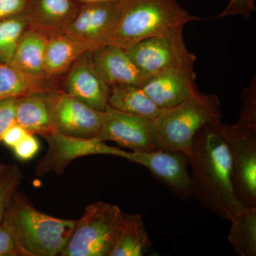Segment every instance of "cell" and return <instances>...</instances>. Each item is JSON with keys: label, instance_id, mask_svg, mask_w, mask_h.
Returning a JSON list of instances; mask_svg holds the SVG:
<instances>
[{"label": "cell", "instance_id": "22", "mask_svg": "<svg viewBox=\"0 0 256 256\" xmlns=\"http://www.w3.org/2000/svg\"><path fill=\"white\" fill-rule=\"evenodd\" d=\"M58 88L52 80L34 78L10 64L0 63V100Z\"/></svg>", "mask_w": 256, "mask_h": 256}, {"label": "cell", "instance_id": "20", "mask_svg": "<svg viewBox=\"0 0 256 256\" xmlns=\"http://www.w3.org/2000/svg\"><path fill=\"white\" fill-rule=\"evenodd\" d=\"M108 106L121 112L152 120H154L162 110L142 87L134 85L111 87Z\"/></svg>", "mask_w": 256, "mask_h": 256}, {"label": "cell", "instance_id": "28", "mask_svg": "<svg viewBox=\"0 0 256 256\" xmlns=\"http://www.w3.org/2000/svg\"><path fill=\"white\" fill-rule=\"evenodd\" d=\"M255 11V0H230L226 8L217 18L239 15L248 20L250 18L252 12Z\"/></svg>", "mask_w": 256, "mask_h": 256}, {"label": "cell", "instance_id": "8", "mask_svg": "<svg viewBox=\"0 0 256 256\" xmlns=\"http://www.w3.org/2000/svg\"><path fill=\"white\" fill-rule=\"evenodd\" d=\"M48 144L46 154L35 166V175L42 178L48 173L63 174L74 160L96 154L122 158L124 152L106 144L98 138H80L50 132L42 136Z\"/></svg>", "mask_w": 256, "mask_h": 256}, {"label": "cell", "instance_id": "11", "mask_svg": "<svg viewBox=\"0 0 256 256\" xmlns=\"http://www.w3.org/2000/svg\"><path fill=\"white\" fill-rule=\"evenodd\" d=\"M124 159L144 166L160 182L182 200L194 197L193 183L188 172V158L178 152H124Z\"/></svg>", "mask_w": 256, "mask_h": 256}, {"label": "cell", "instance_id": "6", "mask_svg": "<svg viewBox=\"0 0 256 256\" xmlns=\"http://www.w3.org/2000/svg\"><path fill=\"white\" fill-rule=\"evenodd\" d=\"M45 94L54 132L72 137L98 138L105 111L95 110L60 88Z\"/></svg>", "mask_w": 256, "mask_h": 256}, {"label": "cell", "instance_id": "3", "mask_svg": "<svg viewBox=\"0 0 256 256\" xmlns=\"http://www.w3.org/2000/svg\"><path fill=\"white\" fill-rule=\"evenodd\" d=\"M198 20L178 0H121L118 21L107 44L128 50Z\"/></svg>", "mask_w": 256, "mask_h": 256}, {"label": "cell", "instance_id": "10", "mask_svg": "<svg viewBox=\"0 0 256 256\" xmlns=\"http://www.w3.org/2000/svg\"><path fill=\"white\" fill-rule=\"evenodd\" d=\"M105 114L98 139L116 142L136 152L159 150L153 120L121 112L109 106Z\"/></svg>", "mask_w": 256, "mask_h": 256}, {"label": "cell", "instance_id": "13", "mask_svg": "<svg viewBox=\"0 0 256 256\" xmlns=\"http://www.w3.org/2000/svg\"><path fill=\"white\" fill-rule=\"evenodd\" d=\"M121 1L80 4L66 34L73 37L90 50L108 44L120 14Z\"/></svg>", "mask_w": 256, "mask_h": 256}, {"label": "cell", "instance_id": "33", "mask_svg": "<svg viewBox=\"0 0 256 256\" xmlns=\"http://www.w3.org/2000/svg\"><path fill=\"white\" fill-rule=\"evenodd\" d=\"M76 2L80 4H94V3L102 2H120L121 0H75Z\"/></svg>", "mask_w": 256, "mask_h": 256}, {"label": "cell", "instance_id": "1", "mask_svg": "<svg viewBox=\"0 0 256 256\" xmlns=\"http://www.w3.org/2000/svg\"><path fill=\"white\" fill-rule=\"evenodd\" d=\"M220 119L215 120L198 131L188 161L194 197L207 210L232 222L246 206L234 193L230 154L220 132Z\"/></svg>", "mask_w": 256, "mask_h": 256}, {"label": "cell", "instance_id": "2", "mask_svg": "<svg viewBox=\"0 0 256 256\" xmlns=\"http://www.w3.org/2000/svg\"><path fill=\"white\" fill-rule=\"evenodd\" d=\"M77 220L46 214L16 190L8 204L2 224L20 256H60L73 234Z\"/></svg>", "mask_w": 256, "mask_h": 256}, {"label": "cell", "instance_id": "4", "mask_svg": "<svg viewBox=\"0 0 256 256\" xmlns=\"http://www.w3.org/2000/svg\"><path fill=\"white\" fill-rule=\"evenodd\" d=\"M222 116L220 98L200 92L174 107L162 109L153 120L159 149L182 152L188 158L198 131Z\"/></svg>", "mask_w": 256, "mask_h": 256}, {"label": "cell", "instance_id": "31", "mask_svg": "<svg viewBox=\"0 0 256 256\" xmlns=\"http://www.w3.org/2000/svg\"><path fill=\"white\" fill-rule=\"evenodd\" d=\"M26 133L28 132L21 126L15 122L5 131L2 138L1 142L12 149L23 139Z\"/></svg>", "mask_w": 256, "mask_h": 256}, {"label": "cell", "instance_id": "18", "mask_svg": "<svg viewBox=\"0 0 256 256\" xmlns=\"http://www.w3.org/2000/svg\"><path fill=\"white\" fill-rule=\"evenodd\" d=\"M47 42L46 36L28 28L18 42L11 65L32 77L48 80L44 70Z\"/></svg>", "mask_w": 256, "mask_h": 256}, {"label": "cell", "instance_id": "9", "mask_svg": "<svg viewBox=\"0 0 256 256\" xmlns=\"http://www.w3.org/2000/svg\"><path fill=\"white\" fill-rule=\"evenodd\" d=\"M184 26L152 37L126 50L131 60L146 77L186 60L196 58L186 48Z\"/></svg>", "mask_w": 256, "mask_h": 256}, {"label": "cell", "instance_id": "21", "mask_svg": "<svg viewBox=\"0 0 256 256\" xmlns=\"http://www.w3.org/2000/svg\"><path fill=\"white\" fill-rule=\"evenodd\" d=\"M151 247L142 216L138 214L124 213V223L110 256H142Z\"/></svg>", "mask_w": 256, "mask_h": 256}, {"label": "cell", "instance_id": "30", "mask_svg": "<svg viewBox=\"0 0 256 256\" xmlns=\"http://www.w3.org/2000/svg\"><path fill=\"white\" fill-rule=\"evenodd\" d=\"M28 0H0V20L24 12Z\"/></svg>", "mask_w": 256, "mask_h": 256}, {"label": "cell", "instance_id": "17", "mask_svg": "<svg viewBox=\"0 0 256 256\" xmlns=\"http://www.w3.org/2000/svg\"><path fill=\"white\" fill-rule=\"evenodd\" d=\"M88 52H90L88 47L66 34L50 37L45 56L46 78L57 82L72 64Z\"/></svg>", "mask_w": 256, "mask_h": 256}, {"label": "cell", "instance_id": "7", "mask_svg": "<svg viewBox=\"0 0 256 256\" xmlns=\"http://www.w3.org/2000/svg\"><path fill=\"white\" fill-rule=\"evenodd\" d=\"M232 163L234 193L245 206H256V136L220 124Z\"/></svg>", "mask_w": 256, "mask_h": 256}, {"label": "cell", "instance_id": "29", "mask_svg": "<svg viewBox=\"0 0 256 256\" xmlns=\"http://www.w3.org/2000/svg\"><path fill=\"white\" fill-rule=\"evenodd\" d=\"M18 98L0 100V142L5 131L16 122L15 108Z\"/></svg>", "mask_w": 256, "mask_h": 256}, {"label": "cell", "instance_id": "32", "mask_svg": "<svg viewBox=\"0 0 256 256\" xmlns=\"http://www.w3.org/2000/svg\"><path fill=\"white\" fill-rule=\"evenodd\" d=\"M0 256H20L9 232L0 224Z\"/></svg>", "mask_w": 256, "mask_h": 256}, {"label": "cell", "instance_id": "12", "mask_svg": "<svg viewBox=\"0 0 256 256\" xmlns=\"http://www.w3.org/2000/svg\"><path fill=\"white\" fill-rule=\"evenodd\" d=\"M196 60H186L150 76L140 86L160 108L174 107L200 92L194 69Z\"/></svg>", "mask_w": 256, "mask_h": 256}, {"label": "cell", "instance_id": "25", "mask_svg": "<svg viewBox=\"0 0 256 256\" xmlns=\"http://www.w3.org/2000/svg\"><path fill=\"white\" fill-rule=\"evenodd\" d=\"M242 107L238 119L232 124L236 129L256 136V76L250 85L242 90Z\"/></svg>", "mask_w": 256, "mask_h": 256}, {"label": "cell", "instance_id": "34", "mask_svg": "<svg viewBox=\"0 0 256 256\" xmlns=\"http://www.w3.org/2000/svg\"><path fill=\"white\" fill-rule=\"evenodd\" d=\"M9 168L10 165L3 164L0 163V176L4 174L5 172H6Z\"/></svg>", "mask_w": 256, "mask_h": 256}, {"label": "cell", "instance_id": "16", "mask_svg": "<svg viewBox=\"0 0 256 256\" xmlns=\"http://www.w3.org/2000/svg\"><path fill=\"white\" fill-rule=\"evenodd\" d=\"M96 70L109 86L142 85L146 76L138 68L124 48L106 44L90 50Z\"/></svg>", "mask_w": 256, "mask_h": 256}, {"label": "cell", "instance_id": "15", "mask_svg": "<svg viewBox=\"0 0 256 256\" xmlns=\"http://www.w3.org/2000/svg\"><path fill=\"white\" fill-rule=\"evenodd\" d=\"M80 6L75 0H28L24 12L28 28L50 38L66 33Z\"/></svg>", "mask_w": 256, "mask_h": 256}, {"label": "cell", "instance_id": "27", "mask_svg": "<svg viewBox=\"0 0 256 256\" xmlns=\"http://www.w3.org/2000/svg\"><path fill=\"white\" fill-rule=\"evenodd\" d=\"M40 144L34 134L28 132L23 139L12 148L15 156L20 161L31 160L40 152Z\"/></svg>", "mask_w": 256, "mask_h": 256}, {"label": "cell", "instance_id": "19", "mask_svg": "<svg viewBox=\"0 0 256 256\" xmlns=\"http://www.w3.org/2000/svg\"><path fill=\"white\" fill-rule=\"evenodd\" d=\"M46 92H33L16 98V122L28 132L42 136L54 132Z\"/></svg>", "mask_w": 256, "mask_h": 256}, {"label": "cell", "instance_id": "24", "mask_svg": "<svg viewBox=\"0 0 256 256\" xmlns=\"http://www.w3.org/2000/svg\"><path fill=\"white\" fill-rule=\"evenodd\" d=\"M28 28L25 12L0 20V63L11 65L18 42Z\"/></svg>", "mask_w": 256, "mask_h": 256}, {"label": "cell", "instance_id": "23", "mask_svg": "<svg viewBox=\"0 0 256 256\" xmlns=\"http://www.w3.org/2000/svg\"><path fill=\"white\" fill-rule=\"evenodd\" d=\"M228 240L240 256H256V206L244 207L232 222Z\"/></svg>", "mask_w": 256, "mask_h": 256}, {"label": "cell", "instance_id": "26", "mask_svg": "<svg viewBox=\"0 0 256 256\" xmlns=\"http://www.w3.org/2000/svg\"><path fill=\"white\" fill-rule=\"evenodd\" d=\"M23 178L18 164L10 165L8 170L0 176V224L2 222L8 204Z\"/></svg>", "mask_w": 256, "mask_h": 256}, {"label": "cell", "instance_id": "5", "mask_svg": "<svg viewBox=\"0 0 256 256\" xmlns=\"http://www.w3.org/2000/svg\"><path fill=\"white\" fill-rule=\"evenodd\" d=\"M124 216L122 210L111 204L88 205L60 256H110Z\"/></svg>", "mask_w": 256, "mask_h": 256}, {"label": "cell", "instance_id": "14", "mask_svg": "<svg viewBox=\"0 0 256 256\" xmlns=\"http://www.w3.org/2000/svg\"><path fill=\"white\" fill-rule=\"evenodd\" d=\"M62 78L60 90L95 110H106L110 87L96 70L90 52L79 57Z\"/></svg>", "mask_w": 256, "mask_h": 256}]
</instances>
